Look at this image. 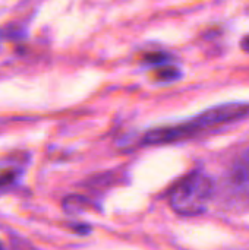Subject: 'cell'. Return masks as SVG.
<instances>
[{
    "mask_svg": "<svg viewBox=\"0 0 249 250\" xmlns=\"http://www.w3.org/2000/svg\"><path fill=\"white\" fill-rule=\"evenodd\" d=\"M213 193V182L201 171H194L181 179L169 195L170 207L183 217L200 215L205 211Z\"/></svg>",
    "mask_w": 249,
    "mask_h": 250,
    "instance_id": "cell-1",
    "label": "cell"
},
{
    "mask_svg": "<svg viewBox=\"0 0 249 250\" xmlns=\"http://www.w3.org/2000/svg\"><path fill=\"white\" fill-rule=\"evenodd\" d=\"M249 113V107L247 105H239V104H226V105H219L214 108L207 110L201 116H198L195 120L191 122L195 130H201L205 127L223 125L227 122H232L241 116H245Z\"/></svg>",
    "mask_w": 249,
    "mask_h": 250,
    "instance_id": "cell-2",
    "label": "cell"
},
{
    "mask_svg": "<svg viewBox=\"0 0 249 250\" xmlns=\"http://www.w3.org/2000/svg\"><path fill=\"white\" fill-rule=\"evenodd\" d=\"M181 76V73H179V70L178 69H175V67H161V69H158L157 72H156V78L158 79V81H175V79H178Z\"/></svg>",
    "mask_w": 249,
    "mask_h": 250,
    "instance_id": "cell-3",
    "label": "cell"
},
{
    "mask_svg": "<svg viewBox=\"0 0 249 250\" xmlns=\"http://www.w3.org/2000/svg\"><path fill=\"white\" fill-rule=\"evenodd\" d=\"M16 174H18V171L12 170V168L0 171V190L7 188L9 185H12L16 179Z\"/></svg>",
    "mask_w": 249,
    "mask_h": 250,
    "instance_id": "cell-4",
    "label": "cell"
},
{
    "mask_svg": "<svg viewBox=\"0 0 249 250\" xmlns=\"http://www.w3.org/2000/svg\"><path fill=\"white\" fill-rule=\"evenodd\" d=\"M144 60L151 64H160V63L167 62V56L164 53H150L144 57Z\"/></svg>",
    "mask_w": 249,
    "mask_h": 250,
    "instance_id": "cell-5",
    "label": "cell"
},
{
    "mask_svg": "<svg viewBox=\"0 0 249 250\" xmlns=\"http://www.w3.org/2000/svg\"><path fill=\"white\" fill-rule=\"evenodd\" d=\"M241 45H242V48L247 51V53H249V35H247L244 40H242V42H241Z\"/></svg>",
    "mask_w": 249,
    "mask_h": 250,
    "instance_id": "cell-6",
    "label": "cell"
},
{
    "mask_svg": "<svg viewBox=\"0 0 249 250\" xmlns=\"http://www.w3.org/2000/svg\"><path fill=\"white\" fill-rule=\"evenodd\" d=\"M244 160H245V166H247V168L249 170V149L247 151V154H245V158H244Z\"/></svg>",
    "mask_w": 249,
    "mask_h": 250,
    "instance_id": "cell-7",
    "label": "cell"
},
{
    "mask_svg": "<svg viewBox=\"0 0 249 250\" xmlns=\"http://www.w3.org/2000/svg\"><path fill=\"white\" fill-rule=\"evenodd\" d=\"M0 250H4L3 249V245H1V243H0Z\"/></svg>",
    "mask_w": 249,
    "mask_h": 250,
    "instance_id": "cell-8",
    "label": "cell"
}]
</instances>
